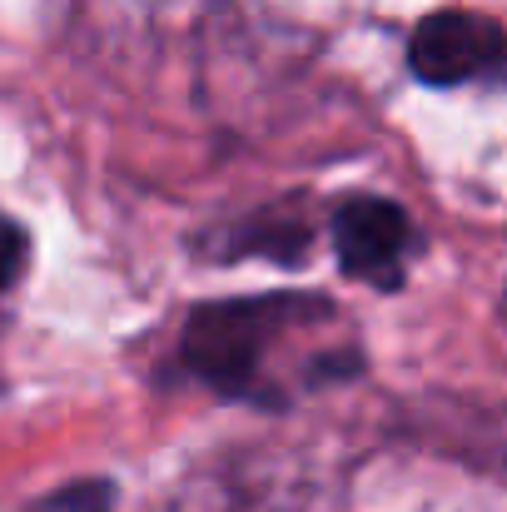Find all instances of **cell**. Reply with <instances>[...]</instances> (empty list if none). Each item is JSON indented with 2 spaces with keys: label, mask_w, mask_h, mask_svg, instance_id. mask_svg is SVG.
<instances>
[{
  "label": "cell",
  "mask_w": 507,
  "mask_h": 512,
  "mask_svg": "<svg viewBox=\"0 0 507 512\" xmlns=\"http://www.w3.org/2000/svg\"><path fill=\"white\" fill-rule=\"evenodd\" d=\"M314 249V224L294 219L289 209H259L249 224L224 229L219 259H244V254H269L279 264H299Z\"/></svg>",
  "instance_id": "4"
},
{
  "label": "cell",
  "mask_w": 507,
  "mask_h": 512,
  "mask_svg": "<svg viewBox=\"0 0 507 512\" xmlns=\"http://www.w3.org/2000/svg\"><path fill=\"white\" fill-rule=\"evenodd\" d=\"M25 259H30V239H25V229H20L10 214H0V289H10V284L20 279Z\"/></svg>",
  "instance_id": "6"
},
{
  "label": "cell",
  "mask_w": 507,
  "mask_h": 512,
  "mask_svg": "<svg viewBox=\"0 0 507 512\" xmlns=\"http://www.w3.org/2000/svg\"><path fill=\"white\" fill-rule=\"evenodd\" d=\"M338 324V309L319 294L214 299L189 309L179 363L219 398L284 408L299 388H324L358 368Z\"/></svg>",
  "instance_id": "1"
},
{
  "label": "cell",
  "mask_w": 507,
  "mask_h": 512,
  "mask_svg": "<svg viewBox=\"0 0 507 512\" xmlns=\"http://www.w3.org/2000/svg\"><path fill=\"white\" fill-rule=\"evenodd\" d=\"M338 269L373 289H403L408 264L418 259V229L413 219L378 194H353L334 209Z\"/></svg>",
  "instance_id": "2"
},
{
  "label": "cell",
  "mask_w": 507,
  "mask_h": 512,
  "mask_svg": "<svg viewBox=\"0 0 507 512\" xmlns=\"http://www.w3.org/2000/svg\"><path fill=\"white\" fill-rule=\"evenodd\" d=\"M25 512H115V483L80 478V483H65V488L35 498Z\"/></svg>",
  "instance_id": "5"
},
{
  "label": "cell",
  "mask_w": 507,
  "mask_h": 512,
  "mask_svg": "<svg viewBox=\"0 0 507 512\" xmlns=\"http://www.w3.org/2000/svg\"><path fill=\"white\" fill-rule=\"evenodd\" d=\"M408 70L438 90L493 80L503 70V25L478 10H438L418 20L408 40Z\"/></svg>",
  "instance_id": "3"
}]
</instances>
